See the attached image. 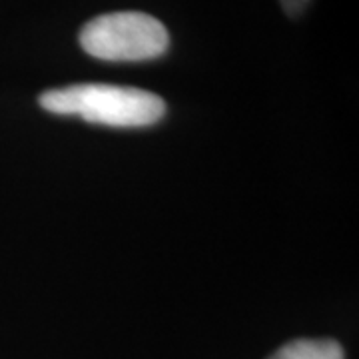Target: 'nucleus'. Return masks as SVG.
<instances>
[{"label":"nucleus","instance_id":"f257e3e1","mask_svg":"<svg viewBox=\"0 0 359 359\" xmlns=\"http://www.w3.org/2000/svg\"><path fill=\"white\" fill-rule=\"evenodd\" d=\"M39 104L50 114L74 116L112 128L154 126L166 114V104L154 92L98 82L46 90Z\"/></svg>","mask_w":359,"mask_h":359},{"label":"nucleus","instance_id":"f03ea898","mask_svg":"<svg viewBox=\"0 0 359 359\" xmlns=\"http://www.w3.org/2000/svg\"><path fill=\"white\" fill-rule=\"evenodd\" d=\"M80 46L106 62H144L162 56L170 46L166 26L144 13L100 14L82 26Z\"/></svg>","mask_w":359,"mask_h":359},{"label":"nucleus","instance_id":"7ed1b4c3","mask_svg":"<svg viewBox=\"0 0 359 359\" xmlns=\"http://www.w3.org/2000/svg\"><path fill=\"white\" fill-rule=\"evenodd\" d=\"M269 359H346L334 339H295L280 347Z\"/></svg>","mask_w":359,"mask_h":359},{"label":"nucleus","instance_id":"20e7f679","mask_svg":"<svg viewBox=\"0 0 359 359\" xmlns=\"http://www.w3.org/2000/svg\"><path fill=\"white\" fill-rule=\"evenodd\" d=\"M282 2L283 13L290 14V16H299L308 8V4L311 0H280Z\"/></svg>","mask_w":359,"mask_h":359}]
</instances>
